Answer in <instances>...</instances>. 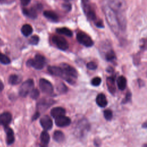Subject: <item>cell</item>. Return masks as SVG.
Instances as JSON below:
<instances>
[{
	"label": "cell",
	"instance_id": "cell-1",
	"mask_svg": "<svg viewBox=\"0 0 147 147\" xmlns=\"http://www.w3.org/2000/svg\"><path fill=\"white\" fill-rule=\"evenodd\" d=\"M107 3L110 7L115 13L121 30L124 31L126 28V4L124 0H108Z\"/></svg>",
	"mask_w": 147,
	"mask_h": 147
},
{
	"label": "cell",
	"instance_id": "cell-2",
	"mask_svg": "<svg viewBox=\"0 0 147 147\" xmlns=\"http://www.w3.org/2000/svg\"><path fill=\"white\" fill-rule=\"evenodd\" d=\"M102 8L110 28L116 36H118L121 28L115 13L110 7L106 1L102 2Z\"/></svg>",
	"mask_w": 147,
	"mask_h": 147
},
{
	"label": "cell",
	"instance_id": "cell-3",
	"mask_svg": "<svg viewBox=\"0 0 147 147\" xmlns=\"http://www.w3.org/2000/svg\"><path fill=\"white\" fill-rule=\"evenodd\" d=\"M60 67L64 73V75L62 78L69 83L74 84V80L73 79H76L78 77V72L76 70L67 63L61 64Z\"/></svg>",
	"mask_w": 147,
	"mask_h": 147
},
{
	"label": "cell",
	"instance_id": "cell-4",
	"mask_svg": "<svg viewBox=\"0 0 147 147\" xmlns=\"http://www.w3.org/2000/svg\"><path fill=\"white\" fill-rule=\"evenodd\" d=\"M82 7L84 14H86L87 18L90 21H94L95 24L99 19L97 18L95 11L91 6L89 0H81Z\"/></svg>",
	"mask_w": 147,
	"mask_h": 147
},
{
	"label": "cell",
	"instance_id": "cell-5",
	"mask_svg": "<svg viewBox=\"0 0 147 147\" xmlns=\"http://www.w3.org/2000/svg\"><path fill=\"white\" fill-rule=\"evenodd\" d=\"M45 64V59L40 54H36L34 59H30L26 62V65L28 67H32L36 69H42Z\"/></svg>",
	"mask_w": 147,
	"mask_h": 147
},
{
	"label": "cell",
	"instance_id": "cell-6",
	"mask_svg": "<svg viewBox=\"0 0 147 147\" xmlns=\"http://www.w3.org/2000/svg\"><path fill=\"white\" fill-rule=\"evenodd\" d=\"M90 129V124L86 119H80L75 125V131L79 137L84 136Z\"/></svg>",
	"mask_w": 147,
	"mask_h": 147
},
{
	"label": "cell",
	"instance_id": "cell-7",
	"mask_svg": "<svg viewBox=\"0 0 147 147\" xmlns=\"http://www.w3.org/2000/svg\"><path fill=\"white\" fill-rule=\"evenodd\" d=\"M34 82L33 79H28L24 82L20 86L19 90V94L22 97L26 96L33 89Z\"/></svg>",
	"mask_w": 147,
	"mask_h": 147
},
{
	"label": "cell",
	"instance_id": "cell-8",
	"mask_svg": "<svg viewBox=\"0 0 147 147\" xmlns=\"http://www.w3.org/2000/svg\"><path fill=\"white\" fill-rule=\"evenodd\" d=\"M76 38L78 41L86 47H92L94 42L91 38L86 33L83 32H79L76 34Z\"/></svg>",
	"mask_w": 147,
	"mask_h": 147
},
{
	"label": "cell",
	"instance_id": "cell-9",
	"mask_svg": "<svg viewBox=\"0 0 147 147\" xmlns=\"http://www.w3.org/2000/svg\"><path fill=\"white\" fill-rule=\"evenodd\" d=\"M52 42L60 49L65 51L68 48L69 45L66 40L59 36H53L52 38Z\"/></svg>",
	"mask_w": 147,
	"mask_h": 147
},
{
	"label": "cell",
	"instance_id": "cell-10",
	"mask_svg": "<svg viewBox=\"0 0 147 147\" xmlns=\"http://www.w3.org/2000/svg\"><path fill=\"white\" fill-rule=\"evenodd\" d=\"M41 90L45 94H51L53 91V87L51 83L45 79H41L39 81Z\"/></svg>",
	"mask_w": 147,
	"mask_h": 147
},
{
	"label": "cell",
	"instance_id": "cell-11",
	"mask_svg": "<svg viewBox=\"0 0 147 147\" xmlns=\"http://www.w3.org/2000/svg\"><path fill=\"white\" fill-rule=\"evenodd\" d=\"M40 124L45 130H50L53 125L52 119L48 115H44L40 119Z\"/></svg>",
	"mask_w": 147,
	"mask_h": 147
},
{
	"label": "cell",
	"instance_id": "cell-12",
	"mask_svg": "<svg viewBox=\"0 0 147 147\" xmlns=\"http://www.w3.org/2000/svg\"><path fill=\"white\" fill-rule=\"evenodd\" d=\"M71 119L65 115H63L59 117H57L55 119V123L57 126L59 127H64L70 125Z\"/></svg>",
	"mask_w": 147,
	"mask_h": 147
},
{
	"label": "cell",
	"instance_id": "cell-13",
	"mask_svg": "<svg viewBox=\"0 0 147 147\" xmlns=\"http://www.w3.org/2000/svg\"><path fill=\"white\" fill-rule=\"evenodd\" d=\"M11 114L9 112L3 113L0 115V125L4 127L7 126L11 121Z\"/></svg>",
	"mask_w": 147,
	"mask_h": 147
},
{
	"label": "cell",
	"instance_id": "cell-14",
	"mask_svg": "<svg viewBox=\"0 0 147 147\" xmlns=\"http://www.w3.org/2000/svg\"><path fill=\"white\" fill-rule=\"evenodd\" d=\"M48 71L51 74L56 76H60L63 78L64 75L63 71L60 67L51 65L48 67Z\"/></svg>",
	"mask_w": 147,
	"mask_h": 147
},
{
	"label": "cell",
	"instance_id": "cell-15",
	"mask_svg": "<svg viewBox=\"0 0 147 147\" xmlns=\"http://www.w3.org/2000/svg\"><path fill=\"white\" fill-rule=\"evenodd\" d=\"M65 110L64 109L61 107H56L53 108L51 111V115L55 118L65 115Z\"/></svg>",
	"mask_w": 147,
	"mask_h": 147
},
{
	"label": "cell",
	"instance_id": "cell-16",
	"mask_svg": "<svg viewBox=\"0 0 147 147\" xmlns=\"http://www.w3.org/2000/svg\"><path fill=\"white\" fill-rule=\"evenodd\" d=\"M106 84L109 92L112 94H114L116 90L114 78L111 76L107 77L106 79Z\"/></svg>",
	"mask_w": 147,
	"mask_h": 147
},
{
	"label": "cell",
	"instance_id": "cell-17",
	"mask_svg": "<svg viewBox=\"0 0 147 147\" xmlns=\"http://www.w3.org/2000/svg\"><path fill=\"white\" fill-rule=\"evenodd\" d=\"M6 133V142L8 145H10L14 141V134L13 130L9 127H5Z\"/></svg>",
	"mask_w": 147,
	"mask_h": 147
},
{
	"label": "cell",
	"instance_id": "cell-18",
	"mask_svg": "<svg viewBox=\"0 0 147 147\" xmlns=\"http://www.w3.org/2000/svg\"><path fill=\"white\" fill-rule=\"evenodd\" d=\"M96 104L101 107H105L107 105V100L106 96L102 94H99L96 98Z\"/></svg>",
	"mask_w": 147,
	"mask_h": 147
},
{
	"label": "cell",
	"instance_id": "cell-19",
	"mask_svg": "<svg viewBox=\"0 0 147 147\" xmlns=\"http://www.w3.org/2000/svg\"><path fill=\"white\" fill-rule=\"evenodd\" d=\"M22 12L24 15L32 19L36 18L37 16V13L34 7H31L29 9L24 8L22 9Z\"/></svg>",
	"mask_w": 147,
	"mask_h": 147
},
{
	"label": "cell",
	"instance_id": "cell-20",
	"mask_svg": "<svg viewBox=\"0 0 147 147\" xmlns=\"http://www.w3.org/2000/svg\"><path fill=\"white\" fill-rule=\"evenodd\" d=\"M41 147H47L50 140V136L46 131H43L40 136Z\"/></svg>",
	"mask_w": 147,
	"mask_h": 147
},
{
	"label": "cell",
	"instance_id": "cell-21",
	"mask_svg": "<svg viewBox=\"0 0 147 147\" xmlns=\"http://www.w3.org/2000/svg\"><path fill=\"white\" fill-rule=\"evenodd\" d=\"M53 100L51 99H41L38 103L37 106L38 108H44L46 109L49 107L51 105L53 104Z\"/></svg>",
	"mask_w": 147,
	"mask_h": 147
},
{
	"label": "cell",
	"instance_id": "cell-22",
	"mask_svg": "<svg viewBox=\"0 0 147 147\" xmlns=\"http://www.w3.org/2000/svg\"><path fill=\"white\" fill-rule=\"evenodd\" d=\"M44 16L47 19L52 21H57L59 20L58 16L56 13L51 10H45L43 13Z\"/></svg>",
	"mask_w": 147,
	"mask_h": 147
},
{
	"label": "cell",
	"instance_id": "cell-23",
	"mask_svg": "<svg viewBox=\"0 0 147 147\" xmlns=\"http://www.w3.org/2000/svg\"><path fill=\"white\" fill-rule=\"evenodd\" d=\"M127 81L125 77L123 76H120L117 79V86L119 90H123L126 87Z\"/></svg>",
	"mask_w": 147,
	"mask_h": 147
},
{
	"label": "cell",
	"instance_id": "cell-24",
	"mask_svg": "<svg viewBox=\"0 0 147 147\" xmlns=\"http://www.w3.org/2000/svg\"><path fill=\"white\" fill-rule=\"evenodd\" d=\"M21 32L24 36L27 37L30 36L33 32V28L29 24H25L21 28Z\"/></svg>",
	"mask_w": 147,
	"mask_h": 147
},
{
	"label": "cell",
	"instance_id": "cell-25",
	"mask_svg": "<svg viewBox=\"0 0 147 147\" xmlns=\"http://www.w3.org/2000/svg\"><path fill=\"white\" fill-rule=\"evenodd\" d=\"M53 138L55 141L57 142H61L64 140L65 137L64 133L62 131L60 130H56L53 133Z\"/></svg>",
	"mask_w": 147,
	"mask_h": 147
},
{
	"label": "cell",
	"instance_id": "cell-26",
	"mask_svg": "<svg viewBox=\"0 0 147 147\" xmlns=\"http://www.w3.org/2000/svg\"><path fill=\"white\" fill-rule=\"evenodd\" d=\"M21 80L22 78L20 76L16 74H12L9 78V82L12 85H16L20 83Z\"/></svg>",
	"mask_w": 147,
	"mask_h": 147
},
{
	"label": "cell",
	"instance_id": "cell-27",
	"mask_svg": "<svg viewBox=\"0 0 147 147\" xmlns=\"http://www.w3.org/2000/svg\"><path fill=\"white\" fill-rule=\"evenodd\" d=\"M56 32L60 34H63L68 37H71L72 36V32L67 28H60L56 29Z\"/></svg>",
	"mask_w": 147,
	"mask_h": 147
},
{
	"label": "cell",
	"instance_id": "cell-28",
	"mask_svg": "<svg viewBox=\"0 0 147 147\" xmlns=\"http://www.w3.org/2000/svg\"><path fill=\"white\" fill-rule=\"evenodd\" d=\"M115 53L112 49L109 50L105 54V59L107 61H113L115 59Z\"/></svg>",
	"mask_w": 147,
	"mask_h": 147
},
{
	"label": "cell",
	"instance_id": "cell-29",
	"mask_svg": "<svg viewBox=\"0 0 147 147\" xmlns=\"http://www.w3.org/2000/svg\"><path fill=\"white\" fill-rule=\"evenodd\" d=\"M10 59L5 55L0 53V63L3 64H9L10 63Z\"/></svg>",
	"mask_w": 147,
	"mask_h": 147
},
{
	"label": "cell",
	"instance_id": "cell-30",
	"mask_svg": "<svg viewBox=\"0 0 147 147\" xmlns=\"http://www.w3.org/2000/svg\"><path fill=\"white\" fill-rule=\"evenodd\" d=\"M40 95V92L38 89L33 88L30 92V96L33 99H36Z\"/></svg>",
	"mask_w": 147,
	"mask_h": 147
},
{
	"label": "cell",
	"instance_id": "cell-31",
	"mask_svg": "<svg viewBox=\"0 0 147 147\" xmlns=\"http://www.w3.org/2000/svg\"><path fill=\"white\" fill-rule=\"evenodd\" d=\"M103 115H104V117L105 118V119L107 121L111 120L113 118V112L111 110H109V109L104 111Z\"/></svg>",
	"mask_w": 147,
	"mask_h": 147
},
{
	"label": "cell",
	"instance_id": "cell-32",
	"mask_svg": "<svg viewBox=\"0 0 147 147\" xmlns=\"http://www.w3.org/2000/svg\"><path fill=\"white\" fill-rule=\"evenodd\" d=\"M140 47L142 51L147 50V37L143 38L141 40L140 43Z\"/></svg>",
	"mask_w": 147,
	"mask_h": 147
},
{
	"label": "cell",
	"instance_id": "cell-33",
	"mask_svg": "<svg viewBox=\"0 0 147 147\" xmlns=\"http://www.w3.org/2000/svg\"><path fill=\"white\" fill-rule=\"evenodd\" d=\"M39 41V37L37 35H34V36H32L30 38V40L29 41V43L32 45H36L38 44Z\"/></svg>",
	"mask_w": 147,
	"mask_h": 147
},
{
	"label": "cell",
	"instance_id": "cell-34",
	"mask_svg": "<svg viewBox=\"0 0 147 147\" xmlns=\"http://www.w3.org/2000/svg\"><path fill=\"white\" fill-rule=\"evenodd\" d=\"M101 79L99 77H95L91 80V84L94 86H98L101 83Z\"/></svg>",
	"mask_w": 147,
	"mask_h": 147
},
{
	"label": "cell",
	"instance_id": "cell-35",
	"mask_svg": "<svg viewBox=\"0 0 147 147\" xmlns=\"http://www.w3.org/2000/svg\"><path fill=\"white\" fill-rule=\"evenodd\" d=\"M87 67L90 70H94L96 69L97 64L94 61H90L87 64Z\"/></svg>",
	"mask_w": 147,
	"mask_h": 147
},
{
	"label": "cell",
	"instance_id": "cell-36",
	"mask_svg": "<svg viewBox=\"0 0 147 147\" xmlns=\"http://www.w3.org/2000/svg\"><path fill=\"white\" fill-rule=\"evenodd\" d=\"M58 90L60 92H65L67 91V87L65 86L64 84L61 83L58 86Z\"/></svg>",
	"mask_w": 147,
	"mask_h": 147
},
{
	"label": "cell",
	"instance_id": "cell-37",
	"mask_svg": "<svg viewBox=\"0 0 147 147\" xmlns=\"http://www.w3.org/2000/svg\"><path fill=\"white\" fill-rule=\"evenodd\" d=\"M131 93L129 92H128L126 94V96H125V98L124 99L123 102V103H126V102L130 101V99H131Z\"/></svg>",
	"mask_w": 147,
	"mask_h": 147
},
{
	"label": "cell",
	"instance_id": "cell-38",
	"mask_svg": "<svg viewBox=\"0 0 147 147\" xmlns=\"http://www.w3.org/2000/svg\"><path fill=\"white\" fill-rule=\"evenodd\" d=\"M63 7L67 11H69L71 9V5L69 4V3H64L63 5Z\"/></svg>",
	"mask_w": 147,
	"mask_h": 147
},
{
	"label": "cell",
	"instance_id": "cell-39",
	"mask_svg": "<svg viewBox=\"0 0 147 147\" xmlns=\"http://www.w3.org/2000/svg\"><path fill=\"white\" fill-rule=\"evenodd\" d=\"M30 1L31 0H20L21 5L24 6H25L28 5L29 3V2H30Z\"/></svg>",
	"mask_w": 147,
	"mask_h": 147
},
{
	"label": "cell",
	"instance_id": "cell-40",
	"mask_svg": "<svg viewBox=\"0 0 147 147\" xmlns=\"http://www.w3.org/2000/svg\"><path fill=\"white\" fill-rule=\"evenodd\" d=\"M39 116H40V113H39L38 112H36V113L34 114V115H33V118H32V119H33V120H36V119H37V118L39 117Z\"/></svg>",
	"mask_w": 147,
	"mask_h": 147
},
{
	"label": "cell",
	"instance_id": "cell-41",
	"mask_svg": "<svg viewBox=\"0 0 147 147\" xmlns=\"http://www.w3.org/2000/svg\"><path fill=\"white\" fill-rule=\"evenodd\" d=\"M3 88H4V85L2 82L0 80V91H2L3 90Z\"/></svg>",
	"mask_w": 147,
	"mask_h": 147
},
{
	"label": "cell",
	"instance_id": "cell-42",
	"mask_svg": "<svg viewBox=\"0 0 147 147\" xmlns=\"http://www.w3.org/2000/svg\"><path fill=\"white\" fill-rule=\"evenodd\" d=\"M142 127H144V128H146V127H147V121L145 122L142 124Z\"/></svg>",
	"mask_w": 147,
	"mask_h": 147
},
{
	"label": "cell",
	"instance_id": "cell-43",
	"mask_svg": "<svg viewBox=\"0 0 147 147\" xmlns=\"http://www.w3.org/2000/svg\"><path fill=\"white\" fill-rule=\"evenodd\" d=\"M142 147H147V144H144V145H143V146H142Z\"/></svg>",
	"mask_w": 147,
	"mask_h": 147
},
{
	"label": "cell",
	"instance_id": "cell-44",
	"mask_svg": "<svg viewBox=\"0 0 147 147\" xmlns=\"http://www.w3.org/2000/svg\"><path fill=\"white\" fill-rule=\"evenodd\" d=\"M5 0H0V2H4Z\"/></svg>",
	"mask_w": 147,
	"mask_h": 147
},
{
	"label": "cell",
	"instance_id": "cell-45",
	"mask_svg": "<svg viewBox=\"0 0 147 147\" xmlns=\"http://www.w3.org/2000/svg\"><path fill=\"white\" fill-rule=\"evenodd\" d=\"M64 1H66V2H68V1H71V0H64Z\"/></svg>",
	"mask_w": 147,
	"mask_h": 147
}]
</instances>
